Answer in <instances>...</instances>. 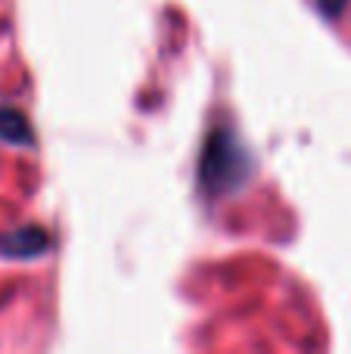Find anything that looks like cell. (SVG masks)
<instances>
[{"mask_svg": "<svg viewBox=\"0 0 351 354\" xmlns=\"http://www.w3.org/2000/svg\"><path fill=\"white\" fill-rule=\"evenodd\" d=\"M249 177V153L234 131L218 128L215 134L205 140L202 149V168H199V180H202L205 193H234L246 183Z\"/></svg>", "mask_w": 351, "mask_h": 354, "instance_id": "cell-1", "label": "cell"}, {"mask_svg": "<svg viewBox=\"0 0 351 354\" xmlns=\"http://www.w3.org/2000/svg\"><path fill=\"white\" fill-rule=\"evenodd\" d=\"M44 249H47V236H44V230H37V227L3 233V236H0V255H6V258H31Z\"/></svg>", "mask_w": 351, "mask_h": 354, "instance_id": "cell-2", "label": "cell"}, {"mask_svg": "<svg viewBox=\"0 0 351 354\" xmlns=\"http://www.w3.org/2000/svg\"><path fill=\"white\" fill-rule=\"evenodd\" d=\"M0 140L16 143V147H28L31 143L28 118L22 112L10 109V106H0Z\"/></svg>", "mask_w": 351, "mask_h": 354, "instance_id": "cell-3", "label": "cell"}, {"mask_svg": "<svg viewBox=\"0 0 351 354\" xmlns=\"http://www.w3.org/2000/svg\"><path fill=\"white\" fill-rule=\"evenodd\" d=\"M317 6H321V12L323 16H339L342 12V6H345V0H317Z\"/></svg>", "mask_w": 351, "mask_h": 354, "instance_id": "cell-4", "label": "cell"}]
</instances>
